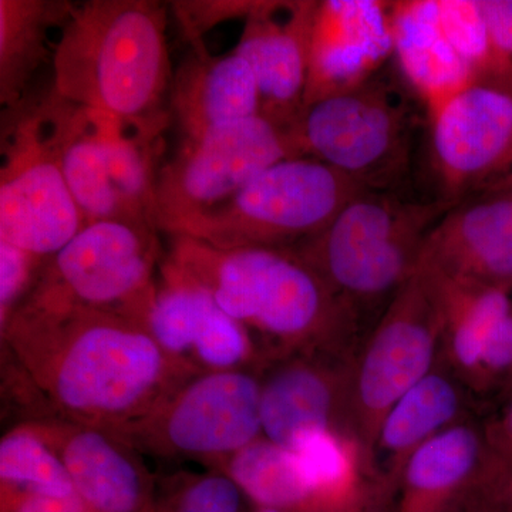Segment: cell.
Returning a JSON list of instances; mask_svg holds the SVG:
<instances>
[{
    "label": "cell",
    "instance_id": "1",
    "mask_svg": "<svg viewBox=\"0 0 512 512\" xmlns=\"http://www.w3.org/2000/svg\"><path fill=\"white\" fill-rule=\"evenodd\" d=\"M28 416L121 430L191 379L144 326L114 313L19 306L0 329Z\"/></svg>",
    "mask_w": 512,
    "mask_h": 512
},
{
    "label": "cell",
    "instance_id": "2",
    "mask_svg": "<svg viewBox=\"0 0 512 512\" xmlns=\"http://www.w3.org/2000/svg\"><path fill=\"white\" fill-rule=\"evenodd\" d=\"M168 238L165 255L251 333L266 365L298 353L346 356L360 316L292 249H220Z\"/></svg>",
    "mask_w": 512,
    "mask_h": 512
},
{
    "label": "cell",
    "instance_id": "3",
    "mask_svg": "<svg viewBox=\"0 0 512 512\" xmlns=\"http://www.w3.org/2000/svg\"><path fill=\"white\" fill-rule=\"evenodd\" d=\"M168 9L157 0L74 3L53 46L52 89L127 123L170 124Z\"/></svg>",
    "mask_w": 512,
    "mask_h": 512
},
{
    "label": "cell",
    "instance_id": "4",
    "mask_svg": "<svg viewBox=\"0 0 512 512\" xmlns=\"http://www.w3.org/2000/svg\"><path fill=\"white\" fill-rule=\"evenodd\" d=\"M35 101L84 222L156 227L154 192L168 124L117 120L63 99L52 87Z\"/></svg>",
    "mask_w": 512,
    "mask_h": 512
},
{
    "label": "cell",
    "instance_id": "5",
    "mask_svg": "<svg viewBox=\"0 0 512 512\" xmlns=\"http://www.w3.org/2000/svg\"><path fill=\"white\" fill-rule=\"evenodd\" d=\"M456 204L363 190L292 251L360 316L362 309L392 301L412 278L427 235Z\"/></svg>",
    "mask_w": 512,
    "mask_h": 512
},
{
    "label": "cell",
    "instance_id": "6",
    "mask_svg": "<svg viewBox=\"0 0 512 512\" xmlns=\"http://www.w3.org/2000/svg\"><path fill=\"white\" fill-rule=\"evenodd\" d=\"M363 190L315 158H286L168 237L183 235L220 249H293L328 227Z\"/></svg>",
    "mask_w": 512,
    "mask_h": 512
},
{
    "label": "cell",
    "instance_id": "7",
    "mask_svg": "<svg viewBox=\"0 0 512 512\" xmlns=\"http://www.w3.org/2000/svg\"><path fill=\"white\" fill-rule=\"evenodd\" d=\"M158 232L153 225L124 221L84 225L47 259L23 303L92 309L146 325L164 258Z\"/></svg>",
    "mask_w": 512,
    "mask_h": 512
},
{
    "label": "cell",
    "instance_id": "8",
    "mask_svg": "<svg viewBox=\"0 0 512 512\" xmlns=\"http://www.w3.org/2000/svg\"><path fill=\"white\" fill-rule=\"evenodd\" d=\"M441 342L443 305L439 284L430 272L417 268L387 303L350 365V424L370 466L384 416L439 365Z\"/></svg>",
    "mask_w": 512,
    "mask_h": 512
},
{
    "label": "cell",
    "instance_id": "9",
    "mask_svg": "<svg viewBox=\"0 0 512 512\" xmlns=\"http://www.w3.org/2000/svg\"><path fill=\"white\" fill-rule=\"evenodd\" d=\"M414 124L402 93L376 74L306 106L291 134L299 156L335 168L365 190L392 192L409 164Z\"/></svg>",
    "mask_w": 512,
    "mask_h": 512
},
{
    "label": "cell",
    "instance_id": "10",
    "mask_svg": "<svg viewBox=\"0 0 512 512\" xmlns=\"http://www.w3.org/2000/svg\"><path fill=\"white\" fill-rule=\"evenodd\" d=\"M119 434L140 453L191 458L215 470L262 434L261 373H204L185 380Z\"/></svg>",
    "mask_w": 512,
    "mask_h": 512
},
{
    "label": "cell",
    "instance_id": "11",
    "mask_svg": "<svg viewBox=\"0 0 512 512\" xmlns=\"http://www.w3.org/2000/svg\"><path fill=\"white\" fill-rule=\"evenodd\" d=\"M292 157H301L292 134L262 116L184 138L158 173L154 192L158 231L173 234L234 197L266 168Z\"/></svg>",
    "mask_w": 512,
    "mask_h": 512
},
{
    "label": "cell",
    "instance_id": "12",
    "mask_svg": "<svg viewBox=\"0 0 512 512\" xmlns=\"http://www.w3.org/2000/svg\"><path fill=\"white\" fill-rule=\"evenodd\" d=\"M0 242L50 258L86 225L35 100L3 110Z\"/></svg>",
    "mask_w": 512,
    "mask_h": 512
},
{
    "label": "cell",
    "instance_id": "13",
    "mask_svg": "<svg viewBox=\"0 0 512 512\" xmlns=\"http://www.w3.org/2000/svg\"><path fill=\"white\" fill-rule=\"evenodd\" d=\"M144 328L191 377L232 370L261 372L266 365L251 333L167 255L158 269Z\"/></svg>",
    "mask_w": 512,
    "mask_h": 512
},
{
    "label": "cell",
    "instance_id": "14",
    "mask_svg": "<svg viewBox=\"0 0 512 512\" xmlns=\"http://www.w3.org/2000/svg\"><path fill=\"white\" fill-rule=\"evenodd\" d=\"M433 163L444 200L512 173V89L477 80L429 116Z\"/></svg>",
    "mask_w": 512,
    "mask_h": 512
},
{
    "label": "cell",
    "instance_id": "15",
    "mask_svg": "<svg viewBox=\"0 0 512 512\" xmlns=\"http://www.w3.org/2000/svg\"><path fill=\"white\" fill-rule=\"evenodd\" d=\"M433 276L439 284L443 305L440 362L473 397L485 399L510 392L511 293Z\"/></svg>",
    "mask_w": 512,
    "mask_h": 512
},
{
    "label": "cell",
    "instance_id": "16",
    "mask_svg": "<svg viewBox=\"0 0 512 512\" xmlns=\"http://www.w3.org/2000/svg\"><path fill=\"white\" fill-rule=\"evenodd\" d=\"M45 437L72 480L86 512H147L157 480L140 451L114 431L43 416L28 420Z\"/></svg>",
    "mask_w": 512,
    "mask_h": 512
},
{
    "label": "cell",
    "instance_id": "17",
    "mask_svg": "<svg viewBox=\"0 0 512 512\" xmlns=\"http://www.w3.org/2000/svg\"><path fill=\"white\" fill-rule=\"evenodd\" d=\"M319 2H271L245 20L234 52L251 66L261 96V116L291 133L303 109L309 53Z\"/></svg>",
    "mask_w": 512,
    "mask_h": 512
},
{
    "label": "cell",
    "instance_id": "18",
    "mask_svg": "<svg viewBox=\"0 0 512 512\" xmlns=\"http://www.w3.org/2000/svg\"><path fill=\"white\" fill-rule=\"evenodd\" d=\"M350 365L352 360L329 353H298L269 362L259 372L264 437L291 448L312 431L353 433Z\"/></svg>",
    "mask_w": 512,
    "mask_h": 512
},
{
    "label": "cell",
    "instance_id": "19",
    "mask_svg": "<svg viewBox=\"0 0 512 512\" xmlns=\"http://www.w3.org/2000/svg\"><path fill=\"white\" fill-rule=\"evenodd\" d=\"M417 268L457 284L512 293V191L460 201L421 248Z\"/></svg>",
    "mask_w": 512,
    "mask_h": 512
},
{
    "label": "cell",
    "instance_id": "20",
    "mask_svg": "<svg viewBox=\"0 0 512 512\" xmlns=\"http://www.w3.org/2000/svg\"><path fill=\"white\" fill-rule=\"evenodd\" d=\"M392 3L319 2L309 53L305 107L348 92L379 74L393 55Z\"/></svg>",
    "mask_w": 512,
    "mask_h": 512
},
{
    "label": "cell",
    "instance_id": "21",
    "mask_svg": "<svg viewBox=\"0 0 512 512\" xmlns=\"http://www.w3.org/2000/svg\"><path fill=\"white\" fill-rule=\"evenodd\" d=\"M503 474L484 426L461 421L426 441L407 460L394 512H451L468 497H477L481 508Z\"/></svg>",
    "mask_w": 512,
    "mask_h": 512
},
{
    "label": "cell",
    "instance_id": "22",
    "mask_svg": "<svg viewBox=\"0 0 512 512\" xmlns=\"http://www.w3.org/2000/svg\"><path fill=\"white\" fill-rule=\"evenodd\" d=\"M171 119L184 138L261 116V96L251 66L235 53L212 56L207 47H192L173 76Z\"/></svg>",
    "mask_w": 512,
    "mask_h": 512
},
{
    "label": "cell",
    "instance_id": "23",
    "mask_svg": "<svg viewBox=\"0 0 512 512\" xmlns=\"http://www.w3.org/2000/svg\"><path fill=\"white\" fill-rule=\"evenodd\" d=\"M471 394L443 363L403 394L380 424L372 468L383 495L396 491L407 460L426 441L468 420Z\"/></svg>",
    "mask_w": 512,
    "mask_h": 512
},
{
    "label": "cell",
    "instance_id": "24",
    "mask_svg": "<svg viewBox=\"0 0 512 512\" xmlns=\"http://www.w3.org/2000/svg\"><path fill=\"white\" fill-rule=\"evenodd\" d=\"M393 55L406 82L423 101L429 116L441 104L477 82L441 28L439 0L394 2Z\"/></svg>",
    "mask_w": 512,
    "mask_h": 512
},
{
    "label": "cell",
    "instance_id": "25",
    "mask_svg": "<svg viewBox=\"0 0 512 512\" xmlns=\"http://www.w3.org/2000/svg\"><path fill=\"white\" fill-rule=\"evenodd\" d=\"M74 3L67 0H0V106L10 110L28 97L29 84L52 59V29H62Z\"/></svg>",
    "mask_w": 512,
    "mask_h": 512
},
{
    "label": "cell",
    "instance_id": "26",
    "mask_svg": "<svg viewBox=\"0 0 512 512\" xmlns=\"http://www.w3.org/2000/svg\"><path fill=\"white\" fill-rule=\"evenodd\" d=\"M215 470L227 474L254 507L320 512L311 481L291 450L259 437Z\"/></svg>",
    "mask_w": 512,
    "mask_h": 512
},
{
    "label": "cell",
    "instance_id": "27",
    "mask_svg": "<svg viewBox=\"0 0 512 512\" xmlns=\"http://www.w3.org/2000/svg\"><path fill=\"white\" fill-rule=\"evenodd\" d=\"M0 494L76 495L62 458L29 421L0 441Z\"/></svg>",
    "mask_w": 512,
    "mask_h": 512
},
{
    "label": "cell",
    "instance_id": "28",
    "mask_svg": "<svg viewBox=\"0 0 512 512\" xmlns=\"http://www.w3.org/2000/svg\"><path fill=\"white\" fill-rule=\"evenodd\" d=\"M244 493L218 470L178 473L158 483L156 512H245Z\"/></svg>",
    "mask_w": 512,
    "mask_h": 512
},
{
    "label": "cell",
    "instance_id": "29",
    "mask_svg": "<svg viewBox=\"0 0 512 512\" xmlns=\"http://www.w3.org/2000/svg\"><path fill=\"white\" fill-rule=\"evenodd\" d=\"M439 16L448 42L477 80L504 84L480 0H439Z\"/></svg>",
    "mask_w": 512,
    "mask_h": 512
},
{
    "label": "cell",
    "instance_id": "30",
    "mask_svg": "<svg viewBox=\"0 0 512 512\" xmlns=\"http://www.w3.org/2000/svg\"><path fill=\"white\" fill-rule=\"evenodd\" d=\"M262 0H180L171 2L181 35L191 47L204 46L205 33L228 20H247Z\"/></svg>",
    "mask_w": 512,
    "mask_h": 512
},
{
    "label": "cell",
    "instance_id": "31",
    "mask_svg": "<svg viewBox=\"0 0 512 512\" xmlns=\"http://www.w3.org/2000/svg\"><path fill=\"white\" fill-rule=\"evenodd\" d=\"M47 259L0 242V329L35 288Z\"/></svg>",
    "mask_w": 512,
    "mask_h": 512
},
{
    "label": "cell",
    "instance_id": "32",
    "mask_svg": "<svg viewBox=\"0 0 512 512\" xmlns=\"http://www.w3.org/2000/svg\"><path fill=\"white\" fill-rule=\"evenodd\" d=\"M501 80L512 89V0H480Z\"/></svg>",
    "mask_w": 512,
    "mask_h": 512
},
{
    "label": "cell",
    "instance_id": "33",
    "mask_svg": "<svg viewBox=\"0 0 512 512\" xmlns=\"http://www.w3.org/2000/svg\"><path fill=\"white\" fill-rule=\"evenodd\" d=\"M0 512H86L77 495L0 494Z\"/></svg>",
    "mask_w": 512,
    "mask_h": 512
},
{
    "label": "cell",
    "instance_id": "34",
    "mask_svg": "<svg viewBox=\"0 0 512 512\" xmlns=\"http://www.w3.org/2000/svg\"><path fill=\"white\" fill-rule=\"evenodd\" d=\"M488 446L504 471L512 467V389L508 392L503 409L484 424Z\"/></svg>",
    "mask_w": 512,
    "mask_h": 512
},
{
    "label": "cell",
    "instance_id": "35",
    "mask_svg": "<svg viewBox=\"0 0 512 512\" xmlns=\"http://www.w3.org/2000/svg\"><path fill=\"white\" fill-rule=\"evenodd\" d=\"M487 512H512V467L505 471L495 488Z\"/></svg>",
    "mask_w": 512,
    "mask_h": 512
},
{
    "label": "cell",
    "instance_id": "36",
    "mask_svg": "<svg viewBox=\"0 0 512 512\" xmlns=\"http://www.w3.org/2000/svg\"><path fill=\"white\" fill-rule=\"evenodd\" d=\"M251 512H286V511L274 510V508L254 507V508H252Z\"/></svg>",
    "mask_w": 512,
    "mask_h": 512
},
{
    "label": "cell",
    "instance_id": "37",
    "mask_svg": "<svg viewBox=\"0 0 512 512\" xmlns=\"http://www.w3.org/2000/svg\"><path fill=\"white\" fill-rule=\"evenodd\" d=\"M510 187H511V191H512V175H511Z\"/></svg>",
    "mask_w": 512,
    "mask_h": 512
},
{
    "label": "cell",
    "instance_id": "38",
    "mask_svg": "<svg viewBox=\"0 0 512 512\" xmlns=\"http://www.w3.org/2000/svg\"><path fill=\"white\" fill-rule=\"evenodd\" d=\"M147 512H156V511H154V508H151V510H148Z\"/></svg>",
    "mask_w": 512,
    "mask_h": 512
},
{
    "label": "cell",
    "instance_id": "39",
    "mask_svg": "<svg viewBox=\"0 0 512 512\" xmlns=\"http://www.w3.org/2000/svg\"><path fill=\"white\" fill-rule=\"evenodd\" d=\"M511 295H512V293H511Z\"/></svg>",
    "mask_w": 512,
    "mask_h": 512
}]
</instances>
